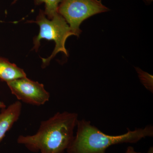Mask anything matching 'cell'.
I'll use <instances>...</instances> for the list:
<instances>
[{
	"label": "cell",
	"instance_id": "1",
	"mask_svg": "<svg viewBox=\"0 0 153 153\" xmlns=\"http://www.w3.org/2000/svg\"><path fill=\"white\" fill-rule=\"evenodd\" d=\"M78 120L76 113L57 112L41 122L35 134L19 136L17 143L34 153H64L74 139Z\"/></svg>",
	"mask_w": 153,
	"mask_h": 153
},
{
	"label": "cell",
	"instance_id": "2",
	"mask_svg": "<svg viewBox=\"0 0 153 153\" xmlns=\"http://www.w3.org/2000/svg\"><path fill=\"white\" fill-rule=\"evenodd\" d=\"M76 126V135L66 150L68 153H106V149L112 145L136 143L142 139L153 136L152 126L134 131L128 128L127 132L117 136L107 135L84 119L78 120Z\"/></svg>",
	"mask_w": 153,
	"mask_h": 153
},
{
	"label": "cell",
	"instance_id": "3",
	"mask_svg": "<svg viewBox=\"0 0 153 153\" xmlns=\"http://www.w3.org/2000/svg\"><path fill=\"white\" fill-rule=\"evenodd\" d=\"M34 22L40 27L38 36L34 39V49L38 51L41 39H45L55 41V49L52 55L47 58H42L44 67L48 65L50 61L58 52H62L68 56L65 43L67 38L74 35L65 19L58 13L51 19H48L44 11L40 10L39 15Z\"/></svg>",
	"mask_w": 153,
	"mask_h": 153
},
{
	"label": "cell",
	"instance_id": "4",
	"mask_svg": "<svg viewBox=\"0 0 153 153\" xmlns=\"http://www.w3.org/2000/svg\"><path fill=\"white\" fill-rule=\"evenodd\" d=\"M109 10L101 0H63L58 6L57 13L65 19L74 36L79 37L81 32L79 27L83 21Z\"/></svg>",
	"mask_w": 153,
	"mask_h": 153
},
{
	"label": "cell",
	"instance_id": "5",
	"mask_svg": "<svg viewBox=\"0 0 153 153\" xmlns=\"http://www.w3.org/2000/svg\"><path fill=\"white\" fill-rule=\"evenodd\" d=\"M7 85L11 93L19 101L36 106L44 105L50 98V94L44 84L26 77L9 81Z\"/></svg>",
	"mask_w": 153,
	"mask_h": 153
},
{
	"label": "cell",
	"instance_id": "6",
	"mask_svg": "<svg viewBox=\"0 0 153 153\" xmlns=\"http://www.w3.org/2000/svg\"><path fill=\"white\" fill-rule=\"evenodd\" d=\"M22 109L20 101L14 102L0 111V142L5 137L6 134L19 120Z\"/></svg>",
	"mask_w": 153,
	"mask_h": 153
},
{
	"label": "cell",
	"instance_id": "7",
	"mask_svg": "<svg viewBox=\"0 0 153 153\" xmlns=\"http://www.w3.org/2000/svg\"><path fill=\"white\" fill-rule=\"evenodd\" d=\"M27 74L22 68L7 59L0 57V79L6 82L14 79L26 77Z\"/></svg>",
	"mask_w": 153,
	"mask_h": 153
},
{
	"label": "cell",
	"instance_id": "8",
	"mask_svg": "<svg viewBox=\"0 0 153 153\" xmlns=\"http://www.w3.org/2000/svg\"><path fill=\"white\" fill-rule=\"evenodd\" d=\"M18 0H14L13 3H16ZM63 0H35L37 4L44 3L45 4V10L44 14L49 19H51L57 13L59 4Z\"/></svg>",
	"mask_w": 153,
	"mask_h": 153
},
{
	"label": "cell",
	"instance_id": "9",
	"mask_svg": "<svg viewBox=\"0 0 153 153\" xmlns=\"http://www.w3.org/2000/svg\"><path fill=\"white\" fill-rule=\"evenodd\" d=\"M126 153H142L140 152H135L134 149L132 147L129 146L127 148L126 152Z\"/></svg>",
	"mask_w": 153,
	"mask_h": 153
},
{
	"label": "cell",
	"instance_id": "10",
	"mask_svg": "<svg viewBox=\"0 0 153 153\" xmlns=\"http://www.w3.org/2000/svg\"><path fill=\"white\" fill-rule=\"evenodd\" d=\"M7 107L5 104L3 102L0 100V109H2L5 108Z\"/></svg>",
	"mask_w": 153,
	"mask_h": 153
},
{
	"label": "cell",
	"instance_id": "11",
	"mask_svg": "<svg viewBox=\"0 0 153 153\" xmlns=\"http://www.w3.org/2000/svg\"><path fill=\"white\" fill-rule=\"evenodd\" d=\"M148 153H153V148H151Z\"/></svg>",
	"mask_w": 153,
	"mask_h": 153
}]
</instances>
